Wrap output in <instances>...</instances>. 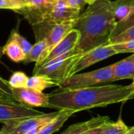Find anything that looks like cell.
<instances>
[{"label":"cell","mask_w":134,"mask_h":134,"mask_svg":"<svg viewBox=\"0 0 134 134\" xmlns=\"http://www.w3.org/2000/svg\"><path fill=\"white\" fill-rule=\"evenodd\" d=\"M115 81L132 79L134 77V53L114 64Z\"/></svg>","instance_id":"4fadbf2b"},{"label":"cell","mask_w":134,"mask_h":134,"mask_svg":"<svg viewBox=\"0 0 134 134\" xmlns=\"http://www.w3.org/2000/svg\"><path fill=\"white\" fill-rule=\"evenodd\" d=\"M2 55H4L3 54V51H2V47H0V59H1ZM0 78H2V77H0Z\"/></svg>","instance_id":"836d02e7"},{"label":"cell","mask_w":134,"mask_h":134,"mask_svg":"<svg viewBox=\"0 0 134 134\" xmlns=\"http://www.w3.org/2000/svg\"><path fill=\"white\" fill-rule=\"evenodd\" d=\"M57 1H59V0H48V2H50V3H52V4H53V3L57 2Z\"/></svg>","instance_id":"e575fe53"},{"label":"cell","mask_w":134,"mask_h":134,"mask_svg":"<svg viewBox=\"0 0 134 134\" xmlns=\"http://www.w3.org/2000/svg\"><path fill=\"white\" fill-rule=\"evenodd\" d=\"M132 79H133V82L131 84H130V87H131V89H132V90H133V92L134 93V77Z\"/></svg>","instance_id":"1f68e13d"},{"label":"cell","mask_w":134,"mask_h":134,"mask_svg":"<svg viewBox=\"0 0 134 134\" xmlns=\"http://www.w3.org/2000/svg\"><path fill=\"white\" fill-rule=\"evenodd\" d=\"M9 38H13V39H14V40H16L17 42V43L19 44V46L22 49L24 53L27 57L28 55V53H30L31 48H32V45L24 37H23L19 32H17V31H16L14 30L12 31Z\"/></svg>","instance_id":"ffe728a7"},{"label":"cell","mask_w":134,"mask_h":134,"mask_svg":"<svg viewBox=\"0 0 134 134\" xmlns=\"http://www.w3.org/2000/svg\"><path fill=\"white\" fill-rule=\"evenodd\" d=\"M48 48L49 44L46 38H42L36 41V42L32 46L30 53L26 57V59L24 62L25 64L35 62V66L34 69L38 68L46 58Z\"/></svg>","instance_id":"7c38bea8"},{"label":"cell","mask_w":134,"mask_h":134,"mask_svg":"<svg viewBox=\"0 0 134 134\" xmlns=\"http://www.w3.org/2000/svg\"><path fill=\"white\" fill-rule=\"evenodd\" d=\"M116 54H118L117 52L110 43L100 45L86 53H83L75 64L72 69L71 75L77 74L82 70Z\"/></svg>","instance_id":"8992f818"},{"label":"cell","mask_w":134,"mask_h":134,"mask_svg":"<svg viewBox=\"0 0 134 134\" xmlns=\"http://www.w3.org/2000/svg\"><path fill=\"white\" fill-rule=\"evenodd\" d=\"M80 38H81V34L77 29L73 28L72 30H71L67 34V35L53 48L51 52L49 53L47 57L45 59V60L42 63V64L40 66L53 60L56 57L64 55L70 51L75 50L80 41ZM34 70H35V69H34Z\"/></svg>","instance_id":"30bf717a"},{"label":"cell","mask_w":134,"mask_h":134,"mask_svg":"<svg viewBox=\"0 0 134 134\" xmlns=\"http://www.w3.org/2000/svg\"><path fill=\"white\" fill-rule=\"evenodd\" d=\"M114 15L117 23L122 22L129 19L134 13V6L126 4H116L114 2Z\"/></svg>","instance_id":"ac0fdd59"},{"label":"cell","mask_w":134,"mask_h":134,"mask_svg":"<svg viewBox=\"0 0 134 134\" xmlns=\"http://www.w3.org/2000/svg\"><path fill=\"white\" fill-rule=\"evenodd\" d=\"M80 12V9L67 5L64 0H59L49 6L46 22L59 24L64 21H76Z\"/></svg>","instance_id":"9c48e42d"},{"label":"cell","mask_w":134,"mask_h":134,"mask_svg":"<svg viewBox=\"0 0 134 134\" xmlns=\"http://www.w3.org/2000/svg\"><path fill=\"white\" fill-rule=\"evenodd\" d=\"M0 134H1V133H0Z\"/></svg>","instance_id":"8d00e7d4"},{"label":"cell","mask_w":134,"mask_h":134,"mask_svg":"<svg viewBox=\"0 0 134 134\" xmlns=\"http://www.w3.org/2000/svg\"><path fill=\"white\" fill-rule=\"evenodd\" d=\"M130 130V128L126 125L120 116L115 122H110L106 124L101 134H128Z\"/></svg>","instance_id":"e0dca14e"},{"label":"cell","mask_w":134,"mask_h":134,"mask_svg":"<svg viewBox=\"0 0 134 134\" xmlns=\"http://www.w3.org/2000/svg\"><path fill=\"white\" fill-rule=\"evenodd\" d=\"M49 4L50 2H49L48 0H27L26 5L36 7V8H41V7L46 6Z\"/></svg>","instance_id":"4316f807"},{"label":"cell","mask_w":134,"mask_h":134,"mask_svg":"<svg viewBox=\"0 0 134 134\" xmlns=\"http://www.w3.org/2000/svg\"><path fill=\"white\" fill-rule=\"evenodd\" d=\"M111 46L117 52V53H134V39L114 43L111 44Z\"/></svg>","instance_id":"7402d4cb"},{"label":"cell","mask_w":134,"mask_h":134,"mask_svg":"<svg viewBox=\"0 0 134 134\" xmlns=\"http://www.w3.org/2000/svg\"><path fill=\"white\" fill-rule=\"evenodd\" d=\"M13 1L15 2H16L17 4L20 5L22 7L25 6V5H27V0H13ZM20 9H21V8H20Z\"/></svg>","instance_id":"4dcf8cb0"},{"label":"cell","mask_w":134,"mask_h":134,"mask_svg":"<svg viewBox=\"0 0 134 134\" xmlns=\"http://www.w3.org/2000/svg\"><path fill=\"white\" fill-rule=\"evenodd\" d=\"M2 51L3 54H5L12 61L15 63L24 61L26 59V55L24 53L22 49L17 42L13 38H9L6 44L2 46Z\"/></svg>","instance_id":"2e32d148"},{"label":"cell","mask_w":134,"mask_h":134,"mask_svg":"<svg viewBox=\"0 0 134 134\" xmlns=\"http://www.w3.org/2000/svg\"><path fill=\"white\" fill-rule=\"evenodd\" d=\"M58 86V83L51 78L43 75H33L28 78L27 88L32 89L38 92H43L47 88Z\"/></svg>","instance_id":"9a60e30c"},{"label":"cell","mask_w":134,"mask_h":134,"mask_svg":"<svg viewBox=\"0 0 134 134\" xmlns=\"http://www.w3.org/2000/svg\"><path fill=\"white\" fill-rule=\"evenodd\" d=\"M22 8V6L13 0H0V9H12L13 11Z\"/></svg>","instance_id":"cb8c5ba5"},{"label":"cell","mask_w":134,"mask_h":134,"mask_svg":"<svg viewBox=\"0 0 134 134\" xmlns=\"http://www.w3.org/2000/svg\"><path fill=\"white\" fill-rule=\"evenodd\" d=\"M115 82L114 64L85 73L75 74L62 82L58 86L64 90H78Z\"/></svg>","instance_id":"277c9868"},{"label":"cell","mask_w":134,"mask_h":134,"mask_svg":"<svg viewBox=\"0 0 134 134\" xmlns=\"http://www.w3.org/2000/svg\"><path fill=\"white\" fill-rule=\"evenodd\" d=\"M132 26H134V13L126 20L117 23V24H116V26H115V27L114 29V31L112 33L111 38L117 35H119V33L126 31V29H128L129 27H130Z\"/></svg>","instance_id":"603a6c76"},{"label":"cell","mask_w":134,"mask_h":134,"mask_svg":"<svg viewBox=\"0 0 134 134\" xmlns=\"http://www.w3.org/2000/svg\"><path fill=\"white\" fill-rule=\"evenodd\" d=\"M67 5L72 8L82 9L86 5H89L88 0H64Z\"/></svg>","instance_id":"484cf974"},{"label":"cell","mask_w":134,"mask_h":134,"mask_svg":"<svg viewBox=\"0 0 134 134\" xmlns=\"http://www.w3.org/2000/svg\"><path fill=\"white\" fill-rule=\"evenodd\" d=\"M0 95L13 97L12 94V88L9 86L8 81L2 78H0Z\"/></svg>","instance_id":"d4e9b609"},{"label":"cell","mask_w":134,"mask_h":134,"mask_svg":"<svg viewBox=\"0 0 134 134\" xmlns=\"http://www.w3.org/2000/svg\"><path fill=\"white\" fill-rule=\"evenodd\" d=\"M96 0H88V2H89V4H90V3H92V2H95Z\"/></svg>","instance_id":"d590c367"},{"label":"cell","mask_w":134,"mask_h":134,"mask_svg":"<svg viewBox=\"0 0 134 134\" xmlns=\"http://www.w3.org/2000/svg\"><path fill=\"white\" fill-rule=\"evenodd\" d=\"M48 95L49 108L74 113L124 103L134 98L130 85H104L78 90L58 88Z\"/></svg>","instance_id":"6da1fadb"},{"label":"cell","mask_w":134,"mask_h":134,"mask_svg":"<svg viewBox=\"0 0 134 134\" xmlns=\"http://www.w3.org/2000/svg\"><path fill=\"white\" fill-rule=\"evenodd\" d=\"M134 39V26H132L126 29V31L119 33V35L112 37L109 40L110 44H114V43H118V42H122L128 40H133Z\"/></svg>","instance_id":"44dd1931"},{"label":"cell","mask_w":134,"mask_h":134,"mask_svg":"<svg viewBox=\"0 0 134 134\" xmlns=\"http://www.w3.org/2000/svg\"><path fill=\"white\" fill-rule=\"evenodd\" d=\"M115 3L116 4H126L134 6V0H116L115 1Z\"/></svg>","instance_id":"f546056e"},{"label":"cell","mask_w":134,"mask_h":134,"mask_svg":"<svg viewBox=\"0 0 134 134\" xmlns=\"http://www.w3.org/2000/svg\"><path fill=\"white\" fill-rule=\"evenodd\" d=\"M114 2L96 0L88 5L76 20L74 28L80 34L76 50L86 53L100 45L109 43L117 20L114 15Z\"/></svg>","instance_id":"7a4b0ae2"},{"label":"cell","mask_w":134,"mask_h":134,"mask_svg":"<svg viewBox=\"0 0 134 134\" xmlns=\"http://www.w3.org/2000/svg\"><path fill=\"white\" fill-rule=\"evenodd\" d=\"M0 103H17L13 97L0 95ZM19 104V103H17Z\"/></svg>","instance_id":"f1b7e54d"},{"label":"cell","mask_w":134,"mask_h":134,"mask_svg":"<svg viewBox=\"0 0 134 134\" xmlns=\"http://www.w3.org/2000/svg\"><path fill=\"white\" fill-rule=\"evenodd\" d=\"M28 78L23 71H15L11 75L8 83L11 88H26Z\"/></svg>","instance_id":"d6986e66"},{"label":"cell","mask_w":134,"mask_h":134,"mask_svg":"<svg viewBox=\"0 0 134 134\" xmlns=\"http://www.w3.org/2000/svg\"><path fill=\"white\" fill-rule=\"evenodd\" d=\"M59 113V111L51 112V113H44L42 115L24 119L20 121H16L13 122L3 124L2 128L0 130L1 134H25L27 131L40 127L52 119H53Z\"/></svg>","instance_id":"5b68a950"},{"label":"cell","mask_w":134,"mask_h":134,"mask_svg":"<svg viewBox=\"0 0 134 134\" xmlns=\"http://www.w3.org/2000/svg\"><path fill=\"white\" fill-rule=\"evenodd\" d=\"M128 134H134V126L133 127H132V128H130V132H129V133Z\"/></svg>","instance_id":"d6a6232c"},{"label":"cell","mask_w":134,"mask_h":134,"mask_svg":"<svg viewBox=\"0 0 134 134\" xmlns=\"http://www.w3.org/2000/svg\"><path fill=\"white\" fill-rule=\"evenodd\" d=\"M105 125H102V126H100L98 127H96V128H93L92 130H90L87 132H86L84 134H101L104 128V126H105Z\"/></svg>","instance_id":"83f0119b"},{"label":"cell","mask_w":134,"mask_h":134,"mask_svg":"<svg viewBox=\"0 0 134 134\" xmlns=\"http://www.w3.org/2000/svg\"><path fill=\"white\" fill-rule=\"evenodd\" d=\"M82 53L76 49L54 58L33 71V75H43L60 84L71 76L72 69Z\"/></svg>","instance_id":"3957f363"},{"label":"cell","mask_w":134,"mask_h":134,"mask_svg":"<svg viewBox=\"0 0 134 134\" xmlns=\"http://www.w3.org/2000/svg\"><path fill=\"white\" fill-rule=\"evenodd\" d=\"M111 122L108 116L98 115L97 117L92 118L88 121L79 122L70 126L61 134H84L90 130L98 127L102 125H105Z\"/></svg>","instance_id":"8fae6325"},{"label":"cell","mask_w":134,"mask_h":134,"mask_svg":"<svg viewBox=\"0 0 134 134\" xmlns=\"http://www.w3.org/2000/svg\"><path fill=\"white\" fill-rule=\"evenodd\" d=\"M44 113L17 103H0V123L5 124L39 116Z\"/></svg>","instance_id":"52a82bcc"},{"label":"cell","mask_w":134,"mask_h":134,"mask_svg":"<svg viewBox=\"0 0 134 134\" xmlns=\"http://www.w3.org/2000/svg\"><path fill=\"white\" fill-rule=\"evenodd\" d=\"M75 113L71 111H59L58 115L48 123L43 125L37 134H52L58 131L64 122Z\"/></svg>","instance_id":"5bb4252c"},{"label":"cell","mask_w":134,"mask_h":134,"mask_svg":"<svg viewBox=\"0 0 134 134\" xmlns=\"http://www.w3.org/2000/svg\"><path fill=\"white\" fill-rule=\"evenodd\" d=\"M12 94L15 100L27 107L49 108V95L29 88H12Z\"/></svg>","instance_id":"ba28073f"}]
</instances>
